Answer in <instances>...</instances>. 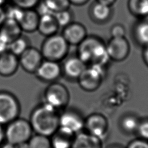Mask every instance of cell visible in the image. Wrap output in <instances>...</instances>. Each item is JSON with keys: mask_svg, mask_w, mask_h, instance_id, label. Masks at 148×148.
<instances>
[{"mask_svg": "<svg viewBox=\"0 0 148 148\" xmlns=\"http://www.w3.org/2000/svg\"><path fill=\"white\" fill-rule=\"evenodd\" d=\"M6 125L5 139L13 145L28 142L32 136L33 131L29 120L18 117Z\"/></svg>", "mask_w": 148, "mask_h": 148, "instance_id": "obj_5", "label": "cell"}, {"mask_svg": "<svg viewBox=\"0 0 148 148\" xmlns=\"http://www.w3.org/2000/svg\"><path fill=\"white\" fill-rule=\"evenodd\" d=\"M60 27L53 13L40 16L37 31L46 37L58 33Z\"/></svg>", "mask_w": 148, "mask_h": 148, "instance_id": "obj_18", "label": "cell"}, {"mask_svg": "<svg viewBox=\"0 0 148 148\" xmlns=\"http://www.w3.org/2000/svg\"><path fill=\"white\" fill-rule=\"evenodd\" d=\"M14 148H29L28 142L20 143L14 145Z\"/></svg>", "mask_w": 148, "mask_h": 148, "instance_id": "obj_38", "label": "cell"}, {"mask_svg": "<svg viewBox=\"0 0 148 148\" xmlns=\"http://www.w3.org/2000/svg\"><path fill=\"white\" fill-rule=\"evenodd\" d=\"M61 35L69 45H79L87 36L84 25L78 22H72L62 29Z\"/></svg>", "mask_w": 148, "mask_h": 148, "instance_id": "obj_14", "label": "cell"}, {"mask_svg": "<svg viewBox=\"0 0 148 148\" xmlns=\"http://www.w3.org/2000/svg\"><path fill=\"white\" fill-rule=\"evenodd\" d=\"M53 14L60 27L64 28L73 21V14L69 8L54 13Z\"/></svg>", "mask_w": 148, "mask_h": 148, "instance_id": "obj_27", "label": "cell"}, {"mask_svg": "<svg viewBox=\"0 0 148 148\" xmlns=\"http://www.w3.org/2000/svg\"><path fill=\"white\" fill-rule=\"evenodd\" d=\"M18 57L7 50L0 54V75L10 77L13 75L19 67Z\"/></svg>", "mask_w": 148, "mask_h": 148, "instance_id": "obj_15", "label": "cell"}, {"mask_svg": "<svg viewBox=\"0 0 148 148\" xmlns=\"http://www.w3.org/2000/svg\"><path fill=\"white\" fill-rule=\"evenodd\" d=\"M136 131L142 139L148 140V120L140 122Z\"/></svg>", "mask_w": 148, "mask_h": 148, "instance_id": "obj_31", "label": "cell"}, {"mask_svg": "<svg viewBox=\"0 0 148 148\" xmlns=\"http://www.w3.org/2000/svg\"><path fill=\"white\" fill-rule=\"evenodd\" d=\"M34 74L42 82L49 83L56 82L62 75L61 65L58 62L43 60Z\"/></svg>", "mask_w": 148, "mask_h": 148, "instance_id": "obj_9", "label": "cell"}, {"mask_svg": "<svg viewBox=\"0 0 148 148\" xmlns=\"http://www.w3.org/2000/svg\"><path fill=\"white\" fill-rule=\"evenodd\" d=\"M106 46L110 60L114 61H122L130 54V45L125 37L112 38Z\"/></svg>", "mask_w": 148, "mask_h": 148, "instance_id": "obj_11", "label": "cell"}, {"mask_svg": "<svg viewBox=\"0 0 148 148\" xmlns=\"http://www.w3.org/2000/svg\"><path fill=\"white\" fill-rule=\"evenodd\" d=\"M45 103L60 112L67 108L70 101V94L67 87L60 82L49 83L43 93Z\"/></svg>", "mask_w": 148, "mask_h": 148, "instance_id": "obj_4", "label": "cell"}, {"mask_svg": "<svg viewBox=\"0 0 148 148\" xmlns=\"http://www.w3.org/2000/svg\"><path fill=\"white\" fill-rule=\"evenodd\" d=\"M125 28L122 24H114L110 28V33L112 38H123L125 35Z\"/></svg>", "mask_w": 148, "mask_h": 148, "instance_id": "obj_30", "label": "cell"}, {"mask_svg": "<svg viewBox=\"0 0 148 148\" xmlns=\"http://www.w3.org/2000/svg\"><path fill=\"white\" fill-rule=\"evenodd\" d=\"M29 46L28 38L21 35L8 44V50L18 57Z\"/></svg>", "mask_w": 148, "mask_h": 148, "instance_id": "obj_24", "label": "cell"}, {"mask_svg": "<svg viewBox=\"0 0 148 148\" xmlns=\"http://www.w3.org/2000/svg\"><path fill=\"white\" fill-rule=\"evenodd\" d=\"M113 148H119V147H113Z\"/></svg>", "mask_w": 148, "mask_h": 148, "instance_id": "obj_41", "label": "cell"}, {"mask_svg": "<svg viewBox=\"0 0 148 148\" xmlns=\"http://www.w3.org/2000/svg\"><path fill=\"white\" fill-rule=\"evenodd\" d=\"M105 66L99 64L87 65L77 80L80 87L88 92L97 90L105 76Z\"/></svg>", "mask_w": 148, "mask_h": 148, "instance_id": "obj_6", "label": "cell"}, {"mask_svg": "<svg viewBox=\"0 0 148 148\" xmlns=\"http://www.w3.org/2000/svg\"><path fill=\"white\" fill-rule=\"evenodd\" d=\"M0 148H14V145L6 142V143H4L3 145H1L0 146Z\"/></svg>", "mask_w": 148, "mask_h": 148, "instance_id": "obj_39", "label": "cell"}, {"mask_svg": "<svg viewBox=\"0 0 148 148\" xmlns=\"http://www.w3.org/2000/svg\"><path fill=\"white\" fill-rule=\"evenodd\" d=\"M108 127L106 117L99 113H93L84 120V127L87 132L102 140L105 137Z\"/></svg>", "mask_w": 148, "mask_h": 148, "instance_id": "obj_12", "label": "cell"}, {"mask_svg": "<svg viewBox=\"0 0 148 148\" xmlns=\"http://www.w3.org/2000/svg\"><path fill=\"white\" fill-rule=\"evenodd\" d=\"M20 110V102L13 94L0 91V124L7 125L18 117Z\"/></svg>", "mask_w": 148, "mask_h": 148, "instance_id": "obj_7", "label": "cell"}, {"mask_svg": "<svg viewBox=\"0 0 148 148\" xmlns=\"http://www.w3.org/2000/svg\"><path fill=\"white\" fill-rule=\"evenodd\" d=\"M97 2H99L102 3H104L109 6H112L114 4L117 0H95Z\"/></svg>", "mask_w": 148, "mask_h": 148, "instance_id": "obj_37", "label": "cell"}, {"mask_svg": "<svg viewBox=\"0 0 148 148\" xmlns=\"http://www.w3.org/2000/svg\"><path fill=\"white\" fill-rule=\"evenodd\" d=\"M90 0H68L71 5L75 6H82L87 3Z\"/></svg>", "mask_w": 148, "mask_h": 148, "instance_id": "obj_33", "label": "cell"}, {"mask_svg": "<svg viewBox=\"0 0 148 148\" xmlns=\"http://www.w3.org/2000/svg\"><path fill=\"white\" fill-rule=\"evenodd\" d=\"M29 148H50V137L36 134L28 141Z\"/></svg>", "mask_w": 148, "mask_h": 148, "instance_id": "obj_26", "label": "cell"}, {"mask_svg": "<svg viewBox=\"0 0 148 148\" xmlns=\"http://www.w3.org/2000/svg\"><path fill=\"white\" fill-rule=\"evenodd\" d=\"M4 139H5V129L3 128L2 125L0 124V146L2 145Z\"/></svg>", "mask_w": 148, "mask_h": 148, "instance_id": "obj_36", "label": "cell"}, {"mask_svg": "<svg viewBox=\"0 0 148 148\" xmlns=\"http://www.w3.org/2000/svg\"><path fill=\"white\" fill-rule=\"evenodd\" d=\"M69 46L61 34L57 33L45 38L40 51L44 60L60 62L68 56Z\"/></svg>", "mask_w": 148, "mask_h": 148, "instance_id": "obj_3", "label": "cell"}, {"mask_svg": "<svg viewBox=\"0 0 148 148\" xmlns=\"http://www.w3.org/2000/svg\"><path fill=\"white\" fill-rule=\"evenodd\" d=\"M134 36L139 45L143 46L148 45V21H139L135 25Z\"/></svg>", "mask_w": 148, "mask_h": 148, "instance_id": "obj_23", "label": "cell"}, {"mask_svg": "<svg viewBox=\"0 0 148 148\" xmlns=\"http://www.w3.org/2000/svg\"><path fill=\"white\" fill-rule=\"evenodd\" d=\"M14 5L22 9H35L41 0H10Z\"/></svg>", "mask_w": 148, "mask_h": 148, "instance_id": "obj_29", "label": "cell"}, {"mask_svg": "<svg viewBox=\"0 0 148 148\" xmlns=\"http://www.w3.org/2000/svg\"><path fill=\"white\" fill-rule=\"evenodd\" d=\"M6 20V16L3 7H0V27Z\"/></svg>", "mask_w": 148, "mask_h": 148, "instance_id": "obj_35", "label": "cell"}, {"mask_svg": "<svg viewBox=\"0 0 148 148\" xmlns=\"http://www.w3.org/2000/svg\"><path fill=\"white\" fill-rule=\"evenodd\" d=\"M22 30L16 20L6 18L0 27V35L8 44L22 35Z\"/></svg>", "mask_w": 148, "mask_h": 148, "instance_id": "obj_19", "label": "cell"}, {"mask_svg": "<svg viewBox=\"0 0 148 148\" xmlns=\"http://www.w3.org/2000/svg\"><path fill=\"white\" fill-rule=\"evenodd\" d=\"M43 60L40 50L31 46L18 57L20 66L29 73H35Z\"/></svg>", "mask_w": 148, "mask_h": 148, "instance_id": "obj_10", "label": "cell"}, {"mask_svg": "<svg viewBox=\"0 0 148 148\" xmlns=\"http://www.w3.org/2000/svg\"><path fill=\"white\" fill-rule=\"evenodd\" d=\"M84 127V120L80 113L72 108H65L60 113L58 130L75 136L82 132Z\"/></svg>", "mask_w": 148, "mask_h": 148, "instance_id": "obj_8", "label": "cell"}, {"mask_svg": "<svg viewBox=\"0 0 148 148\" xmlns=\"http://www.w3.org/2000/svg\"><path fill=\"white\" fill-rule=\"evenodd\" d=\"M127 148H148V142L142 139H136L132 141Z\"/></svg>", "mask_w": 148, "mask_h": 148, "instance_id": "obj_32", "label": "cell"}, {"mask_svg": "<svg viewBox=\"0 0 148 148\" xmlns=\"http://www.w3.org/2000/svg\"><path fill=\"white\" fill-rule=\"evenodd\" d=\"M128 9L136 17L148 18V0H128Z\"/></svg>", "mask_w": 148, "mask_h": 148, "instance_id": "obj_22", "label": "cell"}, {"mask_svg": "<svg viewBox=\"0 0 148 148\" xmlns=\"http://www.w3.org/2000/svg\"><path fill=\"white\" fill-rule=\"evenodd\" d=\"M142 56H143V59L145 63L148 66V45L144 46Z\"/></svg>", "mask_w": 148, "mask_h": 148, "instance_id": "obj_34", "label": "cell"}, {"mask_svg": "<svg viewBox=\"0 0 148 148\" xmlns=\"http://www.w3.org/2000/svg\"><path fill=\"white\" fill-rule=\"evenodd\" d=\"M91 19L97 23H104L108 21L112 14V6L94 1L88 10Z\"/></svg>", "mask_w": 148, "mask_h": 148, "instance_id": "obj_17", "label": "cell"}, {"mask_svg": "<svg viewBox=\"0 0 148 148\" xmlns=\"http://www.w3.org/2000/svg\"><path fill=\"white\" fill-rule=\"evenodd\" d=\"M139 121L132 115H127L123 118L121 125L123 129L128 132H134L137 131Z\"/></svg>", "mask_w": 148, "mask_h": 148, "instance_id": "obj_28", "label": "cell"}, {"mask_svg": "<svg viewBox=\"0 0 148 148\" xmlns=\"http://www.w3.org/2000/svg\"><path fill=\"white\" fill-rule=\"evenodd\" d=\"M49 11L54 13L69 8L68 0H41Z\"/></svg>", "mask_w": 148, "mask_h": 148, "instance_id": "obj_25", "label": "cell"}, {"mask_svg": "<svg viewBox=\"0 0 148 148\" xmlns=\"http://www.w3.org/2000/svg\"><path fill=\"white\" fill-rule=\"evenodd\" d=\"M39 17L35 9H23L17 23L23 32L32 33L37 31Z\"/></svg>", "mask_w": 148, "mask_h": 148, "instance_id": "obj_16", "label": "cell"}, {"mask_svg": "<svg viewBox=\"0 0 148 148\" xmlns=\"http://www.w3.org/2000/svg\"><path fill=\"white\" fill-rule=\"evenodd\" d=\"M87 65L76 55L66 57L61 65L62 75L67 79L76 80L87 67Z\"/></svg>", "mask_w": 148, "mask_h": 148, "instance_id": "obj_13", "label": "cell"}, {"mask_svg": "<svg viewBox=\"0 0 148 148\" xmlns=\"http://www.w3.org/2000/svg\"><path fill=\"white\" fill-rule=\"evenodd\" d=\"M59 117L58 111L43 102L32 110L29 121L36 134L50 137L58 130Z\"/></svg>", "mask_w": 148, "mask_h": 148, "instance_id": "obj_1", "label": "cell"}, {"mask_svg": "<svg viewBox=\"0 0 148 148\" xmlns=\"http://www.w3.org/2000/svg\"><path fill=\"white\" fill-rule=\"evenodd\" d=\"M77 46L76 56L87 65L99 64L105 66L110 60L106 44L98 37L87 36Z\"/></svg>", "mask_w": 148, "mask_h": 148, "instance_id": "obj_2", "label": "cell"}, {"mask_svg": "<svg viewBox=\"0 0 148 148\" xmlns=\"http://www.w3.org/2000/svg\"><path fill=\"white\" fill-rule=\"evenodd\" d=\"M8 0H0V7H3L6 2H7Z\"/></svg>", "mask_w": 148, "mask_h": 148, "instance_id": "obj_40", "label": "cell"}, {"mask_svg": "<svg viewBox=\"0 0 148 148\" xmlns=\"http://www.w3.org/2000/svg\"><path fill=\"white\" fill-rule=\"evenodd\" d=\"M101 140L87 132H80L75 135L72 148H101Z\"/></svg>", "mask_w": 148, "mask_h": 148, "instance_id": "obj_20", "label": "cell"}, {"mask_svg": "<svg viewBox=\"0 0 148 148\" xmlns=\"http://www.w3.org/2000/svg\"><path fill=\"white\" fill-rule=\"evenodd\" d=\"M74 136L58 130L50 139V148H72Z\"/></svg>", "mask_w": 148, "mask_h": 148, "instance_id": "obj_21", "label": "cell"}]
</instances>
